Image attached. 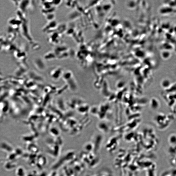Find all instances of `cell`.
Instances as JSON below:
<instances>
[{"label":"cell","mask_w":176,"mask_h":176,"mask_svg":"<svg viewBox=\"0 0 176 176\" xmlns=\"http://www.w3.org/2000/svg\"><path fill=\"white\" fill-rule=\"evenodd\" d=\"M170 84V82L169 81L167 80H165L162 82V86L164 88H167L168 86H169Z\"/></svg>","instance_id":"6da1fadb"}]
</instances>
